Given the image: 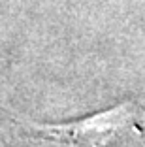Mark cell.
Masks as SVG:
<instances>
[{
  "instance_id": "cell-1",
  "label": "cell",
  "mask_w": 145,
  "mask_h": 147,
  "mask_svg": "<svg viewBox=\"0 0 145 147\" xmlns=\"http://www.w3.org/2000/svg\"><path fill=\"white\" fill-rule=\"evenodd\" d=\"M26 134L42 147H145V98L62 126H34Z\"/></svg>"
}]
</instances>
